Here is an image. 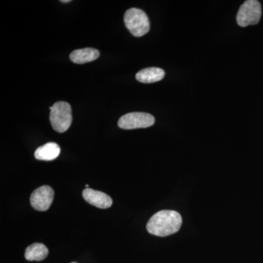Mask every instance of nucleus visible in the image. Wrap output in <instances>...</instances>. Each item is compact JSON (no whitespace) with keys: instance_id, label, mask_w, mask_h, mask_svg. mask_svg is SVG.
<instances>
[{"instance_id":"9","label":"nucleus","mask_w":263,"mask_h":263,"mask_svg":"<svg viewBox=\"0 0 263 263\" xmlns=\"http://www.w3.org/2000/svg\"><path fill=\"white\" fill-rule=\"evenodd\" d=\"M100 56V52L95 48H86L77 49L70 53L71 61L76 64H85L96 60Z\"/></svg>"},{"instance_id":"7","label":"nucleus","mask_w":263,"mask_h":263,"mask_svg":"<svg viewBox=\"0 0 263 263\" xmlns=\"http://www.w3.org/2000/svg\"><path fill=\"white\" fill-rule=\"evenodd\" d=\"M82 195L86 202L99 209H108L113 204V200L110 197L103 192L88 188L85 189Z\"/></svg>"},{"instance_id":"11","label":"nucleus","mask_w":263,"mask_h":263,"mask_svg":"<svg viewBox=\"0 0 263 263\" xmlns=\"http://www.w3.org/2000/svg\"><path fill=\"white\" fill-rule=\"evenodd\" d=\"M48 255V249L43 243H34L29 246L25 251L26 259L29 261H42Z\"/></svg>"},{"instance_id":"2","label":"nucleus","mask_w":263,"mask_h":263,"mask_svg":"<svg viewBox=\"0 0 263 263\" xmlns=\"http://www.w3.org/2000/svg\"><path fill=\"white\" fill-rule=\"evenodd\" d=\"M49 109L52 127L57 133H65L72 124V109L70 104L63 101L57 102Z\"/></svg>"},{"instance_id":"6","label":"nucleus","mask_w":263,"mask_h":263,"mask_svg":"<svg viewBox=\"0 0 263 263\" xmlns=\"http://www.w3.org/2000/svg\"><path fill=\"white\" fill-rule=\"evenodd\" d=\"M54 197V192L49 186H41L36 189L30 197L31 205L35 210L45 212L51 207Z\"/></svg>"},{"instance_id":"12","label":"nucleus","mask_w":263,"mask_h":263,"mask_svg":"<svg viewBox=\"0 0 263 263\" xmlns=\"http://www.w3.org/2000/svg\"><path fill=\"white\" fill-rule=\"evenodd\" d=\"M62 3H70V0H65V1H64V0H62V1H61Z\"/></svg>"},{"instance_id":"3","label":"nucleus","mask_w":263,"mask_h":263,"mask_svg":"<svg viewBox=\"0 0 263 263\" xmlns=\"http://www.w3.org/2000/svg\"><path fill=\"white\" fill-rule=\"evenodd\" d=\"M124 23L133 36L142 37L150 29L149 19L144 11L138 8H130L124 14Z\"/></svg>"},{"instance_id":"1","label":"nucleus","mask_w":263,"mask_h":263,"mask_svg":"<svg viewBox=\"0 0 263 263\" xmlns=\"http://www.w3.org/2000/svg\"><path fill=\"white\" fill-rule=\"evenodd\" d=\"M182 224V219L176 211L162 210L156 213L147 223L146 229L150 234L165 237L177 233Z\"/></svg>"},{"instance_id":"13","label":"nucleus","mask_w":263,"mask_h":263,"mask_svg":"<svg viewBox=\"0 0 263 263\" xmlns=\"http://www.w3.org/2000/svg\"><path fill=\"white\" fill-rule=\"evenodd\" d=\"M89 188V184H86V189H88Z\"/></svg>"},{"instance_id":"10","label":"nucleus","mask_w":263,"mask_h":263,"mask_svg":"<svg viewBox=\"0 0 263 263\" xmlns=\"http://www.w3.org/2000/svg\"><path fill=\"white\" fill-rule=\"evenodd\" d=\"M164 71L158 67L143 69L136 74V79L143 84H152L163 79Z\"/></svg>"},{"instance_id":"4","label":"nucleus","mask_w":263,"mask_h":263,"mask_svg":"<svg viewBox=\"0 0 263 263\" xmlns=\"http://www.w3.org/2000/svg\"><path fill=\"white\" fill-rule=\"evenodd\" d=\"M262 8L257 0H247L240 6L237 13V24L241 27L257 24L260 20Z\"/></svg>"},{"instance_id":"5","label":"nucleus","mask_w":263,"mask_h":263,"mask_svg":"<svg viewBox=\"0 0 263 263\" xmlns=\"http://www.w3.org/2000/svg\"><path fill=\"white\" fill-rule=\"evenodd\" d=\"M155 122V117L149 114L133 112L122 116L118 122V125L122 129H134L152 127Z\"/></svg>"},{"instance_id":"8","label":"nucleus","mask_w":263,"mask_h":263,"mask_svg":"<svg viewBox=\"0 0 263 263\" xmlns=\"http://www.w3.org/2000/svg\"><path fill=\"white\" fill-rule=\"evenodd\" d=\"M60 147L56 143H47L39 147L34 152V157L38 160L52 161L60 155Z\"/></svg>"},{"instance_id":"14","label":"nucleus","mask_w":263,"mask_h":263,"mask_svg":"<svg viewBox=\"0 0 263 263\" xmlns=\"http://www.w3.org/2000/svg\"><path fill=\"white\" fill-rule=\"evenodd\" d=\"M71 263H77V262H71Z\"/></svg>"}]
</instances>
